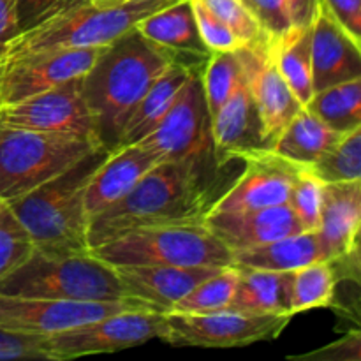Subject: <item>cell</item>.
<instances>
[{"mask_svg":"<svg viewBox=\"0 0 361 361\" xmlns=\"http://www.w3.org/2000/svg\"><path fill=\"white\" fill-rule=\"evenodd\" d=\"M243 164V159H219L215 152L185 161H162L122 200L88 219V249L145 226L203 222Z\"/></svg>","mask_w":361,"mask_h":361,"instance_id":"6da1fadb","label":"cell"},{"mask_svg":"<svg viewBox=\"0 0 361 361\" xmlns=\"http://www.w3.org/2000/svg\"><path fill=\"white\" fill-rule=\"evenodd\" d=\"M173 62L166 49L148 41L136 28L102 48L81 78L85 102L102 147L116 148L134 106Z\"/></svg>","mask_w":361,"mask_h":361,"instance_id":"7a4b0ae2","label":"cell"},{"mask_svg":"<svg viewBox=\"0 0 361 361\" xmlns=\"http://www.w3.org/2000/svg\"><path fill=\"white\" fill-rule=\"evenodd\" d=\"M108 154V148H95L55 178L9 201L11 210L27 229L34 249L49 254L90 252L85 190Z\"/></svg>","mask_w":361,"mask_h":361,"instance_id":"3957f363","label":"cell"},{"mask_svg":"<svg viewBox=\"0 0 361 361\" xmlns=\"http://www.w3.org/2000/svg\"><path fill=\"white\" fill-rule=\"evenodd\" d=\"M0 293L59 302L127 300L115 267L94 254H49L37 249L0 281Z\"/></svg>","mask_w":361,"mask_h":361,"instance_id":"277c9868","label":"cell"},{"mask_svg":"<svg viewBox=\"0 0 361 361\" xmlns=\"http://www.w3.org/2000/svg\"><path fill=\"white\" fill-rule=\"evenodd\" d=\"M178 0H126L113 6H95L87 0L69 4L37 25L18 35L4 59L51 48H95L116 41L136 28L141 20Z\"/></svg>","mask_w":361,"mask_h":361,"instance_id":"5b68a950","label":"cell"},{"mask_svg":"<svg viewBox=\"0 0 361 361\" xmlns=\"http://www.w3.org/2000/svg\"><path fill=\"white\" fill-rule=\"evenodd\" d=\"M111 267L171 264V267H231L233 252L203 222L161 224L130 229L90 249Z\"/></svg>","mask_w":361,"mask_h":361,"instance_id":"8992f818","label":"cell"},{"mask_svg":"<svg viewBox=\"0 0 361 361\" xmlns=\"http://www.w3.org/2000/svg\"><path fill=\"white\" fill-rule=\"evenodd\" d=\"M102 147L76 134L0 126V200L13 201Z\"/></svg>","mask_w":361,"mask_h":361,"instance_id":"52a82bcc","label":"cell"},{"mask_svg":"<svg viewBox=\"0 0 361 361\" xmlns=\"http://www.w3.org/2000/svg\"><path fill=\"white\" fill-rule=\"evenodd\" d=\"M168 337L166 314L154 310H120L101 319L44 337L48 360L63 361L90 355L123 351L148 341Z\"/></svg>","mask_w":361,"mask_h":361,"instance_id":"ba28073f","label":"cell"},{"mask_svg":"<svg viewBox=\"0 0 361 361\" xmlns=\"http://www.w3.org/2000/svg\"><path fill=\"white\" fill-rule=\"evenodd\" d=\"M166 319V344L176 348L228 349L277 338L293 316L222 309L207 314L169 312Z\"/></svg>","mask_w":361,"mask_h":361,"instance_id":"9c48e42d","label":"cell"},{"mask_svg":"<svg viewBox=\"0 0 361 361\" xmlns=\"http://www.w3.org/2000/svg\"><path fill=\"white\" fill-rule=\"evenodd\" d=\"M201 71L190 73L164 118L140 141L141 147L159 154L164 161H185L215 152Z\"/></svg>","mask_w":361,"mask_h":361,"instance_id":"30bf717a","label":"cell"},{"mask_svg":"<svg viewBox=\"0 0 361 361\" xmlns=\"http://www.w3.org/2000/svg\"><path fill=\"white\" fill-rule=\"evenodd\" d=\"M152 310L134 298L118 302H59L0 293V330L20 335H55L120 310Z\"/></svg>","mask_w":361,"mask_h":361,"instance_id":"8fae6325","label":"cell"},{"mask_svg":"<svg viewBox=\"0 0 361 361\" xmlns=\"http://www.w3.org/2000/svg\"><path fill=\"white\" fill-rule=\"evenodd\" d=\"M104 46L51 48L4 59L0 106L14 104L35 94L85 76Z\"/></svg>","mask_w":361,"mask_h":361,"instance_id":"7c38bea8","label":"cell"},{"mask_svg":"<svg viewBox=\"0 0 361 361\" xmlns=\"http://www.w3.org/2000/svg\"><path fill=\"white\" fill-rule=\"evenodd\" d=\"M81 78L14 104L0 106V126L44 130V133L76 134L99 141L95 120L83 97Z\"/></svg>","mask_w":361,"mask_h":361,"instance_id":"4fadbf2b","label":"cell"},{"mask_svg":"<svg viewBox=\"0 0 361 361\" xmlns=\"http://www.w3.org/2000/svg\"><path fill=\"white\" fill-rule=\"evenodd\" d=\"M243 169L212 212H238L286 204L300 164L264 150L243 154Z\"/></svg>","mask_w":361,"mask_h":361,"instance_id":"5bb4252c","label":"cell"},{"mask_svg":"<svg viewBox=\"0 0 361 361\" xmlns=\"http://www.w3.org/2000/svg\"><path fill=\"white\" fill-rule=\"evenodd\" d=\"M242 55L247 80H249L257 111H259L264 143L270 148L275 137L291 122L293 116L303 108V104L296 99V95L279 73L271 42L243 46Z\"/></svg>","mask_w":361,"mask_h":361,"instance_id":"9a60e30c","label":"cell"},{"mask_svg":"<svg viewBox=\"0 0 361 361\" xmlns=\"http://www.w3.org/2000/svg\"><path fill=\"white\" fill-rule=\"evenodd\" d=\"M226 268V267H224ZM127 298L150 307L154 312L169 314L178 300L212 275L217 267H171V264H123L115 267Z\"/></svg>","mask_w":361,"mask_h":361,"instance_id":"2e32d148","label":"cell"},{"mask_svg":"<svg viewBox=\"0 0 361 361\" xmlns=\"http://www.w3.org/2000/svg\"><path fill=\"white\" fill-rule=\"evenodd\" d=\"M203 224L231 252L305 231L288 203L238 212H210Z\"/></svg>","mask_w":361,"mask_h":361,"instance_id":"e0dca14e","label":"cell"},{"mask_svg":"<svg viewBox=\"0 0 361 361\" xmlns=\"http://www.w3.org/2000/svg\"><path fill=\"white\" fill-rule=\"evenodd\" d=\"M310 59L314 94L361 78V42L345 32L323 4L312 23Z\"/></svg>","mask_w":361,"mask_h":361,"instance_id":"ac0fdd59","label":"cell"},{"mask_svg":"<svg viewBox=\"0 0 361 361\" xmlns=\"http://www.w3.org/2000/svg\"><path fill=\"white\" fill-rule=\"evenodd\" d=\"M164 159L140 143L123 145L109 150L97 166L85 190V212L88 219L122 200L136 183Z\"/></svg>","mask_w":361,"mask_h":361,"instance_id":"d6986e66","label":"cell"},{"mask_svg":"<svg viewBox=\"0 0 361 361\" xmlns=\"http://www.w3.org/2000/svg\"><path fill=\"white\" fill-rule=\"evenodd\" d=\"M212 137L219 159H242L243 154L268 148L247 73L238 88L212 118Z\"/></svg>","mask_w":361,"mask_h":361,"instance_id":"ffe728a7","label":"cell"},{"mask_svg":"<svg viewBox=\"0 0 361 361\" xmlns=\"http://www.w3.org/2000/svg\"><path fill=\"white\" fill-rule=\"evenodd\" d=\"M361 178L324 183L317 233L328 259L360 249Z\"/></svg>","mask_w":361,"mask_h":361,"instance_id":"44dd1931","label":"cell"},{"mask_svg":"<svg viewBox=\"0 0 361 361\" xmlns=\"http://www.w3.org/2000/svg\"><path fill=\"white\" fill-rule=\"evenodd\" d=\"M136 30L148 41L166 49L175 62L185 63L189 67H194L192 60L207 62L212 55L197 30L190 0H178L150 14L136 25Z\"/></svg>","mask_w":361,"mask_h":361,"instance_id":"7402d4cb","label":"cell"},{"mask_svg":"<svg viewBox=\"0 0 361 361\" xmlns=\"http://www.w3.org/2000/svg\"><path fill=\"white\" fill-rule=\"evenodd\" d=\"M236 264V263H235ZM238 268L235 295L228 309L252 314H289L293 296V271L257 270V268Z\"/></svg>","mask_w":361,"mask_h":361,"instance_id":"603a6c76","label":"cell"},{"mask_svg":"<svg viewBox=\"0 0 361 361\" xmlns=\"http://www.w3.org/2000/svg\"><path fill=\"white\" fill-rule=\"evenodd\" d=\"M192 71L196 69L185 66V63L173 62L161 74V78L152 85L150 90L134 106L122 133H120V140L116 147L134 145L145 140L159 126V122L164 118L166 113L169 111L180 88L183 87V83H185Z\"/></svg>","mask_w":361,"mask_h":361,"instance_id":"cb8c5ba5","label":"cell"},{"mask_svg":"<svg viewBox=\"0 0 361 361\" xmlns=\"http://www.w3.org/2000/svg\"><path fill=\"white\" fill-rule=\"evenodd\" d=\"M323 259H328V254L317 229L300 231L264 245L233 252V263L271 271H293Z\"/></svg>","mask_w":361,"mask_h":361,"instance_id":"d4e9b609","label":"cell"},{"mask_svg":"<svg viewBox=\"0 0 361 361\" xmlns=\"http://www.w3.org/2000/svg\"><path fill=\"white\" fill-rule=\"evenodd\" d=\"M341 136L303 106L275 137L270 150L289 162L310 166Z\"/></svg>","mask_w":361,"mask_h":361,"instance_id":"484cf974","label":"cell"},{"mask_svg":"<svg viewBox=\"0 0 361 361\" xmlns=\"http://www.w3.org/2000/svg\"><path fill=\"white\" fill-rule=\"evenodd\" d=\"M310 41H312V25L305 28H293L289 34L271 44L279 73L303 106L314 95Z\"/></svg>","mask_w":361,"mask_h":361,"instance_id":"4316f807","label":"cell"},{"mask_svg":"<svg viewBox=\"0 0 361 361\" xmlns=\"http://www.w3.org/2000/svg\"><path fill=\"white\" fill-rule=\"evenodd\" d=\"M324 126L338 134L361 127V78L316 92L305 104Z\"/></svg>","mask_w":361,"mask_h":361,"instance_id":"83f0119b","label":"cell"},{"mask_svg":"<svg viewBox=\"0 0 361 361\" xmlns=\"http://www.w3.org/2000/svg\"><path fill=\"white\" fill-rule=\"evenodd\" d=\"M338 275L330 259L314 261L293 271V314L330 307L337 293Z\"/></svg>","mask_w":361,"mask_h":361,"instance_id":"f1b7e54d","label":"cell"},{"mask_svg":"<svg viewBox=\"0 0 361 361\" xmlns=\"http://www.w3.org/2000/svg\"><path fill=\"white\" fill-rule=\"evenodd\" d=\"M243 76H245V63H243L242 48L235 51H214L208 56L201 71V83L212 118L238 88Z\"/></svg>","mask_w":361,"mask_h":361,"instance_id":"f546056e","label":"cell"},{"mask_svg":"<svg viewBox=\"0 0 361 361\" xmlns=\"http://www.w3.org/2000/svg\"><path fill=\"white\" fill-rule=\"evenodd\" d=\"M323 183L361 178V127L344 133L314 164L307 166Z\"/></svg>","mask_w":361,"mask_h":361,"instance_id":"4dcf8cb0","label":"cell"},{"mask_svg":"<svg viewBox=\"0 0 361 361\" xmlns=\"http://www.w3.org/2000/svg\"><path fill=\"white\" fill-rule=\"evenodd\" d=\"M236 281H238V268L233 263L231 267L222 268L219 274L204 279L196 288L190 289L182 300L176 302L171 312L207 314L228 309L235 295Z\"/></svg>","mask_w":361,"mask_h":361,"instance_id":"1f68e13d","label":"cell"},{"mask_svg":"<svg viewBox=\"0 0 361 361\" xmlns=\"http://www.w3.org/2000/svg\"><path fill=\"white\" fill-rule=\"evenodd\" d=\"M323 187L324 183L316 175H312L307 166H300L289 189L288 204L305 231H314L319 226Z\"/></svg>","mask_w":361,"mask_h":361,"instance_id":"d6a6232c","label":"cell"},{"mask_svg":"<svg viewBox=\"0 0 361 361\" xmlns=\"http://www.w3.org/2000/svg\"><path fill=\"white\" fill-rule=\"evenodd\" d=\"M32 240L9 203L0 200V281L30 256Z\"/></svg>","mask_w":361,"mask_h":361,"instance_id":"836d02e7","label":"cell"},{"mask_svg":"<svg viewBox=\"0 0 361 361\" xmlns=\"http://www.w3.org/2000/svg\"><path fill=\"white\" fill-rule=\"evenodd\" d=\"M208 11L215 14L221 21H224L233 32L240 37L245 46H257L263 42H270L249 13L242 0H200Z\"/></svg>","mask_w":361,"mask_h":361,"instance_id":"e575fe53","label":"cell"},{"mask_svg":"<svg viewBox=\"0 0 361 361\" xmlns=\"http://www.w3.org/2000/svg\"><path fill=\"white\" fill-rule=\"evenodd\" d=\"M194 18H196L197 30H200L201 39L208 46L212 53L214 51H235V49L243 48V42L240 41L238 35L224 23L219 20L212 11H208L200 0H190Z\"/></svg>","mask_w":361,"mask_h":361,"instance_id":"d590c367","label":"cell"},{"mask_svg":"<svg viewBox=\"0 0 361 361\" xmlns=\"http://www.w3.org/2000/svg\"><path fill=\"white\" fill-rule=\"evenodd\" d=\"M242 4L249 9L271 44L293 30L288 0H242Z\"/></svg>","mask_w":361,"mask_h":361,"instance_id":"8d00e7d4","label":"cell"},{"mask_svg":"<svg viewBox=\"0 0 361 361\" xmlns=\"http://www.w3.org/2000/svg\"><path fill=\"white\" fill-rule=\"evenodd\" d=\"M6 360H48L44 337L0 330V361Z\"/></svg>","mask_w":361,"mask_h":361,"instance_id":"74e56055","label":"cell"},{"mask_svg":"<svg viewBox=\"0 0 361 361\" xmlns=\"http://www.w3.org/2000/svg\"><path fill=\"white\" fill-rule=\"evenodd\" d=\"M73 2L76 0H16L18 35L35 28Z\"/></svg>","mask_w":361,"mask_h":361,"instance_id":"f35d334b","label":"cell"},{"mask_svg":"<svg viewBox=\"0 0 361 361\" xmlns=\"http://www.w3.org/2000/svg\"><path fill=\"white\" fill-rule=\"evenodd\" d=\"M289 360L303 361H360L361 360V334L358 330H351L344 337L328 344L317 351L305 353V355L289 356Z\"/></svg>","mask_w":361,"mask_h":361,"instance_id":"ab89813d","label":"cell"},{"mask_svg":"<svg viewBox=\"0 0 361 361\" xmlns=\"http://www.w3.org/2000/svg\"><path fill=\"white\" fill-rule=\"evenodd\" d=\"M321 4L355 41L361 42V0H321Z\"/></svg>","mask_w":361,"mask_h":361,"instance_id":"60d3db41","label":"cell"},{"mask_svg":"<svg viewBox=\"0 0 361 361\" xmlns=\"http://www.w3.org/2000/svg\"><path fill=\"white\" fill-rule=\"evenodd\" d=\"M321 0H288L289 18L293 28L310 27L319 13Z\"/></svg>","mask_w":361,"mask_h":361,"instance_id":"b9f144b4","label":"cell"},{"mask_svg":"<svg viewBox=\"0 0 361 361\" xmlns=\"http://www.w3.org/2000/svg\"><path fill=\"white\" fill-rule=\"evenodd\" d=\"M16 37V0H0V46L7 48Z\"/></svg>","mask_w":361,"mask_h":361,"instance_id":"7bdbcfd3","label":"cell"},{"mask_svg":"<svg viewBox=\"0 0 361 361\" xmlns=\"http://www.w3.org/2000/svg\"><path fill=\"white\" fill-rule=\"evenodd\" d=\"M87 2L95 4V6H113V4L126 2V0H87Z\"/></svg>","mask_w":361,"mask_h":361,"instance_id":"ee69618b","label":"cell"},{"mask_svg":"<svg viewBox=\"0 0 361 361\" xmlns=\"http://www.w3.org/2000/svg\"><path fill=\"white\" fill-rule=\"evenodd\" d=\"M6 49H7V48H4V46H0V62H2L4 56H6Z\"/></svg>","mask_w":361,"mask_h":361,"instance_id":"f6af8a7d","label":"cell"},{"mask_svg":"<svg viewBox=\"0 0 361 361\" xmlns=\"http://www.w3.org/2000/svg\"><path fill=\"white\" fill-rule=\"evenodd\" d=\"M2 62H4V60H2ZM2 62H0V74H2Z\"/></svg>","mask_w":361,"mask_h":361,"instance_id":"bcb514c9","label":"cell"}]
</instances>
